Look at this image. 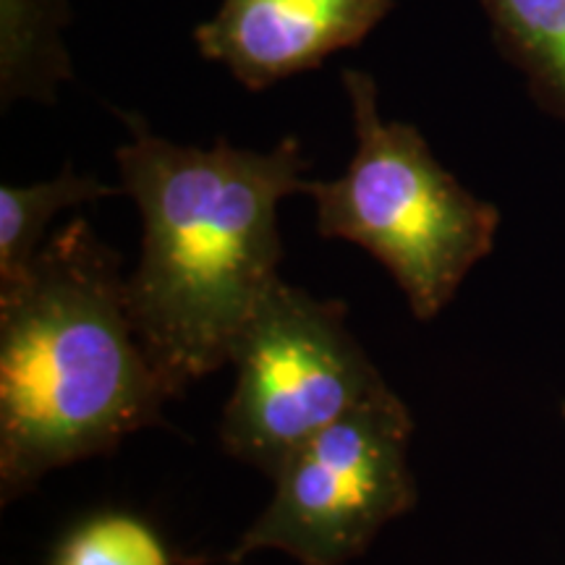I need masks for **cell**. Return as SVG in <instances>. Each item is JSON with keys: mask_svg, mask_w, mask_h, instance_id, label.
Listing matches in <instances>:
<instances>
[{"mask_svg": "<svg viewBox=\"0 0 565 565\" xmlns=\"http://www.w3.org/2000/svg\"><path fill=\"white\" fill-rule=\"evenodd\" d=\"M129 141L116 150L121 189L141 217L129 275L137 333L171 393L231 364L254 309L280 280L278 207L307 194L309 158L296 137L273 150L179 145L137 113H121Z\"/></svg>", "mask_w": 565, "mask_h": 565, "instance_id": "cell-1", "label": "cell"}, {"mask_svg": "<svg viewBox=\"0 0 565 565\" xmlns=\"http://www.w3.org/2000/svg\"><path fill=\"white\" fill-rule=\"evenodd\" d=\"M173 398L134 324L121 254L74 217L0 296V503L166 424Z\"/></svg>", "mask_w": 565, "mask_h": 565, "instance_id": "cell-2", "label": "cell"}, {"mask_svg": "<svg viewBox=\"0 0 565 565\" xmlns=\"http://www.w3.org/2000/svg\"><path fill=\"white\" fill-rule=\"evenodd\" d=\"M341 82L356 150L338 179L309 183L317 231L370 252L429 322L494 249L500 210L469 192L414 124L385 121L372 74L343 68Z\"/></svg>", "mask_w": 565, "mask_h": 565, "instance_id": "cell-3", "label": "cell"}, {"mask_svg": "<svg viewBox=\"0 0 565 565\" xmlns=\"http://www.w3.org/2000/svg\"><path fill=\"white\" fill-rule=\"evenodd\" d=\"M345 317L343 301L275 282L233 343L225 454L275 479L303 443L391 391Z\"/></svg>", "mask_w": 565, "mask_h": 565, "instance_id": "cell-4", "label": "cell"}, {"mask_svg": "<svg viewBox=\"0 0 565 565\" xmlns=\"http://www.w3.org/2000/svg\"><path fill=\"white\" fill-rule=\"evenodd\" d=\"M412 433V412L391 387L303 443L273 479V500L228 563L263 550L301 565H345L364 555L419 498L408 463Z\"/></svg>", "mask_w": 565, "mask_h": 565, "instance_id": "cell-5", "label": "cell"}, {"mask_svg": "<svg viewBox=\"0 0 565 565\" xmlns=\"http://www.w3.org/2000/svg\"><path fill=\"white\" fill-rule=\"evenodd\" d=\"M393 6L395 0H223L194 30V45L242 87L265 92L362 45Z\"/></svg>", "mask_w": 565, "mask_h": 565, "instance_id": "cell-6", "label": "cell"}, {"mask_svg": "<svg viewBox=\"0 0 565 565\" xmlns=\"http://www.w3.org/2000/svg\"><path fill=\"white\" fill-rule=\"evenodd\" d=\"M71 24L66 0H0V103L55 105L74 79L63 40Z\"/></svg>", "mask_w": 565, "mask_h": 565, "instance_id": "cell-7", "label": "cell"}, {"mask_svg": "<svg viewBox=\"0 0 565 565\" xmlns=\"http://www.w3.org/2000/svg\"><path fill=\"white\" fill-rule=\"evenodd\" d=\"M124 194L97 175L76 173L66 166L55 179L26 183V186H0V296H9L30 278L34 259L47 238L51 223L63 210Z\"/></svg>", "mask_w": 565, "mask_h": 565, "instance_id": "cell-8", "label": "cell"}, {"mask_svg": "<svg viewBox=\"0 0 565 565\" xmlns=\"http://www.w3.org/2000/svg\"><path fill=\"white\" fill-rule=\"evenodd\" d=\"M482 9L534 103L565 124V0H482Z\"/></svg>", "mask_w": 565, "mask_h": 565, "instance_id": "cell-9", "label": "cell"}, {"mask_svg": "<svg viewBox=\"0 0 565 565\" xmlns=\"http://www.w3.org/2000/svg\"><path fill=\"white\" fill-rule=\"evenodd\" d=\"M53 565H171L166 542L129 513H97L55 550Z\"/></svg>", "mask_w": 565, "mask_h": 565, "instance_id": "cell-10", "label": "cell"}, {"mask_svg": "<svg viewBox=\"0 0 565 565\" xmlns=\"http://www.w3.org/2000/svg\"><path fill=\"white\" fill-rule=\"evenodd\" d=\"M563 414H565V406H563Z\"/></svg>", "mask_w": 565, "mask_h": 565, "instance_id": "cell-11", "label": "cell"}]
</instances>
